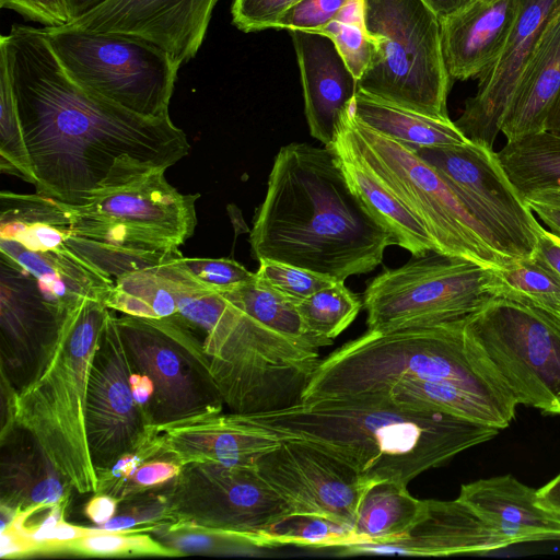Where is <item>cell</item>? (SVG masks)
<instances>
[{"label":"cell","instance_id":"cell-39","mask_svg":"<svg viewBox=\"0 0 560 560\" xmlns=\"http://www.w3.org/2000/svg\"><path fill=\"white\" fill-rule=\"evenodd\" d=\"M63 549H70L85 555H121V553H152L176 555L168 547H164L148 535H129L121 530L89 529L88 534L68 544Z\"/></svg>","mask_w":560,"mask_h":560},{"label":"cell","instance_id":"cell-46","mask_svg":"<svg viewBox=\"0 0 560 560\" xmlns=\"http://www.w3.org/2000/svg\"><path fill=\"white\" fill-rule=\"evenodd\" d=\"M167 546L176 555L187 552H205L212 550L221 542H234L222 536L203 530L173 532Z\"/></svg>","mask_w":560,"mask_h":560},{"label":"cell","instance_id":"cell-6","mask_svg":"<svg viewBox=\"0 0 560 560\" xmlns=\"http://www.w3.org/2000/svg\"><path fill=\"white\" fill-rule=\"evenodd\" d=\"M110 308L85 299L65 315L33 376L8 396V428L37 443L70 489L97 493L98 478L85 431V399L92 358Z\"/></svg>","mask_w":560,"mask_h":560},{"label":"cell","instance_id":"cell-55","mask_svg":"<svg viewBox=\"0 0 560 560\" xmlns=\"http://www.w3.org/2000/svg\"><path fill=\"white\" fill-rule=\"evenodd\" d=\"M546 131L560 136V91L548 116Z\"/></svg>","mask_w":560,"mask_h":560},{"label":"cell","instance_id":"cell-8","mask_svg":"<svg viewBox=\"0 0 560 560\" xmlns=\"http://www.w3.org/2000/svg\"><path fill=\"white\" fill-rule=\"evenodd\" d=\"M364 18L375 43L358 90L384 102L450 120L452 85L442 50L441 24L421 0H364Z\"/></svg>","mask_w":560,"mask_h":560},{"label":"cell","instance_id":"cell-54","mask_svg":"<svg viewBox=\"0 0 560 560\" xmlns=\"http://www.w3.org/2000/svg\"><path fill=\"white\" fill-rule=\"evenodd\" d=\"M106 1L107 0H67L71 22L93 11Z\"/></svg>","mask_w":560,"mask_h":560},{"label":"cell","instance_id":"cell-1","mask_svg":"<svg viewBox=\"0 0 560 560\" xmlns=\"http://www.w3.org/2000/svg\"><path fill=\"white\" fill-rule=\"evenodd\" d=\"M36 192L73 206L167 170L189 152L170 117L149 118L78 84L43 27L0 37Z\"/></svg>","mask_w":560,"mask_h":560},{"label":"cell","instance_id":"cell-10","mask_svg":"<svg viewBox=\"0 0 560 560\" xmlns=\"http://www.w3.org/2000/svg\"><path fill=\"white\" fill-rule=\"evenodd\" d=\"M467 336L517 404L560 415V314L491 298L464 319Z\"/></svg>","mask_w":560,"mask_h":560},{"label":"cell","instance_id":"cell-33","mask_svg":"<svg viewBox=\"0 0 560 560\" xmlns=\"http://www.w3.org/2000/svg\"><path fill=\"white\" fill-rule=\"evenodd\" d=\"M220 293L262 325L294 342L315 349L326 346L307 331L298 303L259 279L257 275L252 281Z\"/></svg>","mask_w":560,"mask_h":560},{"label":"cell","instance_id":"cell-11","mask_svg":"<svg viewBox=\"0 0 560 560\" xmlns=\"http://www.w3.org/2000/svg\"><path fill=\"white\" fill-rule=\"evenodd\" d=\"M488 269L435 250L384 269L363 293L368 330L389 332L466 318L491 299Z\"/></svg>","mask_w":560,"mask_h":560},{"label":"cell","instance_id":"cell-32","mask_svg":"<svg viewBox=\"0 0 560 560\" xmlns=\"http://www.w3.org/2000/svg\"><path fill=\"white\" fill-rule=\"evenodd\" d=\"M376 396H387L410 407L444 411L500 430L508 428L513 420L485 399L450 383L409 378Z\"/></svg>","mask_w":560,"mask_h":560},{"label":"cell","instance_id":"cell-34","mask_svg":"<svg viewBox=\"0 0 560 560\" xmlns=\"http://www.w3.org/2000/svg\"><path fill=\"white\" fill-rule=\"evenodd\" d=\"M487 290L491 298L534 304L560 314V276L534 255L489 268Z\"/></svg>","mask_w":560,"mask_h":560},{"label":"cell","instance_id":"cell-15","mask_svg":"<svg viewBox=\"0 0 560 560\" xmlns=\"http://www.w3.org/2000/svg\"><path fill=\"white\" fill-rule=\"evenodd\" d=\"M411 151L440 173L489 232L503 257L513 261L533 256L541 224L514 188L493 149L469 141Z\"/></svg>","mask_w":560,"mask_h":560},{"label":"cell","instance_id":"cell-38","mask_svg":"<svg viewBox=\"0 0 560 560\" xmlns=\"http://www.w3.org/2000/svg\"><path fill=\"white\" fill-rule=\"evenodd\" d=\"M0 167L34 184L7 59L0 51Z\"/></svg>","mask_w":560,"mask_h":560},{"label":"cell","instance_id":"cell-13","mask_svg":"<svg viewBox=\"0 0 560 560\" xmlns=\"http://www.w3.org/2000/svg\"><path fill=\"white\" fill-rule=\"evenodd\" d=\"M115 320L133 371L154 386L143 412L148 425L222 411L223 398L194 331L174 317L124 314Z\"/></svg>","mask_w":560,"mask_h":560},{"label":"cell","instance_id":"cell-19","mask_svg":"<svg viewBox=\"0 0 560 560\" xmlns=\"http://www.w3.org/2000/svg\"><path fill=\"white\" fill-rule=\"evenodd\" d=\"M560 7V0H520L508 38L488 70L480 75L474 96L454 121L465 138L493 149L513 93L540 35Z\"/></svg>","mask_w":560,"mask_h":560},{"label":"cell","instance_id":"cell-20","mask_svg":"<svg viewBox=\"0 0 560 560\" xmlns=\"http://www.w3.org/2000/svg\"><path fill=\"white\" fill-rule=\"evenodd\" d=\"M69 310L51 300L33 275L1 253V357L2 370L7 369L3 380L15 382L18 371L25 372V383L33 376Z\"/></svg>","mask_w":560,"mask_h":560},{"label":"cell","instance_id":"cell-44","mask_svg":"<svg viewBox=\"0 0 560 560\" xmlns=\"http://www.w3.org/2000/svg\"><path fill=\"white\" fill-rule=\"evenodd\" d=\"M0 7L44 27H60L71 22L67 0H0Z\"/></svg>","mask_w":560,"mask_h":560},{"label":"cell","instance_id":"cell-26","mask_svg":"<svg viewBox=\"0 0 560 560\" xmlns=\"http://www.w3.org/2000/svg\"><path fill=\"white\" fill-rule=\"evenodd\" d=\"M0 253L33 275L45 293L63 308L85 299L105 302L114 281L74 253L67 243L47 248H27L0 236Z\"/></svg>","mask_w":560,"mask_h":560},{"label":"cell","instance_id":"cell-47","mask_svg":"<svg viewBox=\"0 0 560 560\" xmlns=\"http://www.w3.org/2000/svg\"><path fill=\"white\" fill-rule=\"evenodd\" d=\"M525 201L549 231L560 237V194H536L525 199Z\"/></svg>","mask_w":560,"mask_h":560},{"label":"cell","instance_id":"cell-28","mask_svg":"<svg viewBox=\"0 0 560 560\" xmlns=\"http://www.w3.org/2000/svg\"><path fill=\"white\" fill-rule=\"evenodd\" d=\"M182 253L168 260L119 276L114 280L105 305L126 315L166 318L177 313V302L186 270Z\"/></svg>","mask_w":560,"mask_h":560},{"label":"cell","instance_id":"cell-41","mask_svg":"<svg viewBox=\"0 0 560 560\" xmlns=\"http://www.w3.org/2000/svg\"><path fill=\"white\" fill-rule=\"evenodd\" d=\"M182 266L199 283L208 289L224 292L256 278L240 262L228 258L180 257Z\"/></svg>","mask_w":560,"mask_h":560},{"label":"cell","instance_id":"cell-37","mask_svg":"<svg viewBox=\"0 0 560 560\" xmlns=\"http://www.w3.org/2000/svg\"><path fill=\"white\" fill-rule=\"evenodd\" d=\"M314 33L329 37L349 70L359 80L375 51L364 18V0H349L332 21Z\"/></svg>","mask_w":560,"mask_h":560},{"label":"cell","instance_id":"cell-21","mask_svg":"<svg viewBox=\"0 0 560 560\" xmlns=\"http://www.w3.org/2000/svg\"><path fill=\"white\" fill-rule=\"evenodd\" d=\"M515 545L459 500H424L415 525L401 537L340 547L342 555L398 553L421 557L482 553Z\"/></svg>","mask_w":560,"mask_h":560},{"label":"cell","instance_id":"cell-53","mask_svg":"<svg viewBox=\"0 0 560 560\" xmlns=\"http://www.w3.org/2000/svg\"><path fill=\"white\" fill-rule=\"evenodd\" d=\"M441 21L456 14L474 0H421Z\"/></svg>","mask_w":560,"mask_h":560},{"label":"cell","instance_id":"cell-5","mask_svg":"<svg viewBox=\"0 0 560 560\" xmlns=\"http://www.w3.org/2000/svg\"><path fill=\"white\" fill-rule=\"evenodd\" d=\"M173 317L201 339L232 412H267L301 402L320 361L318 349L273 331L194 278L183 283Z\"/></svg>","mask_w":560,"mask_h":560},{"label":"cell","instance_id":"cell-12","mask_svg":"<svg viewBox=\"0 0 560 560\" xmlns=\"http://www.w3.org/2000/svg\"><path fill=\"white\" fill-rule=\"evenodd\" d=\"M162 498L168 533L203 530L255 547L265 529L293 513L257 467L182 465Z\"/></svg>","mask_w":560,"mask_h":560},{"label":"cell","instance_id":"cell-9","mask_svg":"<svg viewBox=\"0 0 560 560\" xmlns=\"http://www.w3.org/2000/svg\"><path fill=\"white\" fill-rule=\"evenodd\" d=\"M67 73L85 90L149 118H167L179 67L138 37L70 25L43 27Z\"/></svg>","mask_w":560,"mask_h":560},{"label":"cell","instance_id":"cell-16","mask_svg":"<svg viewBox=\"0 0 560 560\" xmlns=\"http://www.w3.org/2000/svg\"><path fill=\"white\" fill-rule=\"evenodd\" d=\"M132 371L109 312L92 358L85 399L86 439L97 478L136 452L147 432L148 422L131 392Z\"/></svg>","mask_w":560,"mask_h":560},{"label":"cell","instance_id":"cell-23","mask_svg":"<svg viewBox=\"0 0 560 560\" xmlns=\"http://www.w3.org/2000/svg\"><path fill=\"white\" fill-rule=\"evenodd\" d=\"M520 0H474L440 22L442 50L452 79L479 78L495 61L514 24Z\"/></svg>","mask_w":560,"mask_h":560},{"label":"cell","instance_id":"cell-42","mask_svg":"<svg viewBox=\"0 0 560 560\" xmlns=\"http://www.w3.org/2000/svg\"><path fill=\"white\" fill-rule=\"evenodd\" d=\"M301 0H233V25L244 33L275 27L277 21Z\"/></svg>","mask_w":560,"mask_h":560},{"label":"cell","instance_id":"cell-30","mask_svg":"<svg viewBox=\"0 0 560 560\" xmlns=\"http://www.w3.org/2000/svg\"><path fill=\"white\" fill-rule=\"evenodd\" d=\"M407 486L387 479L371 481L366 486L352 525V545L393 540L415 525L424 509V500L412 497Z\"/></svg>","mask_w":560,"mask_h":560},{"label":"cell","instance_id":"cell-52","mask_svg":"<svg viewBox=\"0 0 560 560\" xmlns=\"http://www.w3.org/2000/svg\"><path fill=\"white\" fill-rule=\"evenodd\" d=\"M89 528H82L61 520L52 529L47 548H62L66 544L88 534Z\"/></svg>","mask_w":560,"mask_h":560},{"label":"cell","instance_id":"cell-49","mask_svg":"<svg viewBox=\"0 0 560 560\" xmlns=\"http://www.w3.org/2000/svg\"><path fill=\"white\" fill-rule=\"evenodd\" d=\"M117 500L106 493H97L85 506L86 516L96 525H103L115 516Z\"/></svg>","mask_w":560,"mask_h":560},{"label":"cell","instance_id":"cell-22","mask_svg":"<svg viewBox=\"0 0 560 560\" xmlns=\"http://www.w3.org/2000/svg\"><path fill=\"white\" fill-rule=\"evenodd\" d=\"M288 32L296 55L311 136L329 145L342 116L352 107L358 79L329 37L307 31Z\"/></svg>","mask_w":560,"mask_h":560},{"label":"cell","instance_id":"cell-35","mask_svg":"<svg viewBox=\"0 0 560 560\" xmlns=\"http://www.w3.org/2000/svg\"><path fill=\"white\" fill-rule=\"evenodd\" d=\"M352 544L351 526L322 515L291 513L261 533L258 547L340 548Z\"/></svg>","mask_w":560,"mask_h":560},{"label":"cell","instance_id":"cell-18","mask_svg":"<svg viewBox=\"0 0 560 560\" xmlns=\"http://www.w3.org/2000/svg\"><path fill=\"white\" fill-rule=\"evenodd\" d=\"M219 0H107L68 25L147 40L180 67L198 52Z\"/></svg>","mask_w":560,"mask_h":560},{"label":"cell","instance_id":"cell-48","mask_svg":"<svg viewBox=\"0 0 560 560\" xmlns=\"http://www.w3.org/2000/svg\"><path fill=\"white\" fill-rule=\"evenodd\" d=\"M533 255L546 262L560 276V237L544 229L542 225Z\"/></svg>","mask_w":560,"mask_h":560},{"label":"cell","instance_id":"cell-50","mask_svg":"<svg viewBox=\"0 0 560 560\" xmlns=\"http://www.w3.org/2000/svg\"><path fill=\"white\" fill-rule=\"evenodd\" d=\"M129 381L133 399L142 409V412H144V409L148 407L154 394L153 383L148 375L136 371H132Z\"/></svg>","mask_w":560,"mask_h":560},{"label":"cell","instance_id":"cell-51","mask_svg":"<svg viewBox=\"0 0 560 560\" xmlns=\"http://www.w3.org/2000/svg\"><path fill=\"white\" fill-rule=\"evenodd\" d=\"M536 502L560 516V474L536 490Z\"/></svg>","mask_w":560,"mask_h":560},{"label":"cell","instance_id":"cell-36","mask_svg":"<svg viewBox=\"0 0 560 560\" xmlns=\"http://www.w3.org/2000/svg\"><path fill=\"white\" fill-rule=\"evenodd\" d=\"M362 301L345 281H336L298 303V310L310 334L326 346L355 319Z\"/></svg>","mask_w":560,"mask_h":560},{"label":"cell","instance_id":"cell-29","mask_svg":"<svg viewBox=\"0 0 560 560\" xmlns=\"http://www.w3.org/2000/svg\"><path fill=\"white\" fill-rule=\"evenodd\" d=\"M351 109L361 124L410 150L469 142L451 119H435L359 90Z\"/></svg>","mask_w":560,"mask_h":560},{"label":"cell","instance_id":"cell-3","mask_svg":"<svg viewBox=\"0 0 560 560\" xmlns=\"http://www.w3.org/2000/svg\"><path fill=\"white\" fill-rule=\"evenodd\" d=\"M240 416L278 439H299L327 448L368 481L407 485L500 432L444 411L397 404L387 396L323 398Z\"/></svg>","mask_w":560,"mask_h":560},{"label":"cell","instance_id":"cell-45","mask_svg":"<svg viewBox=\"0 0 560 560\" xmlns=\"http://www.w3.org/2000/svg\"><path fill=\"white\" fill-rule=\"evenodd\" d=\"M180 468L179 464L167 459L144 460L121 487L116 499L121 501L132 494L173 480L179 474Z\"/></svg>","mask_w":560,"mask_h":560},{"label":"cell","instance_id":"cell-4","mask_svg":"<svg viewBox=\"0 0 560 560\" xmlns=\"http://www.w3.org/2000/svg\"><path fill=\"white\" fill-rule=\"evenodd\" d=\"M464 319L368 330L320 359L301 401L383 395L411 378L454 384L514 419L516 399L467 336Z\"/></svg>","mask_w":560,"mask_h":560},{"label":"cell","instance_id":"cell-24","mask_svg":"<svg viewBox=\"0 0 560 560\" xmlns=\"http://www.w3.org/2000/svg\"><path fill=\"white\" fill-rule=\"evenodd\" d=\"M536 490L503 475L462 485L458 499L515 545L560 541V516L537 504Z\"/></svg>","mask_w":560,"mask_h":560},{"label":"cell","instance_id":"cell-14","mask_svg":"<svg viewBox=\"0 0 560 560\" xmlns=\"http://www.w3.org/2000/svg\"><path fill=\"white\" fill-rule=\"evenodd\" d=\"M165 171L152 172L84 205H69L71 233L140 253L178 249L194 234L199 195L180 194L166 180Z\"/></svg>","mask_w":560,"mask_h":560},{"label":"cell","instance_id":"cell-25","mask_svg":"<svg viewBox=\"0 0 560 560\" xmlns=\"http://www.w3.org/2000/svg\"><path fill=\"white\" fill-rule=\"evenodd\" d=\"M559 91L560 7L546 24L513 93L501 127L506 141L546 131Z\"/></svg>","mask_w":560,"mask_h":560},{"label":"cell","instance_id":"cell-43","mask_svg":"<svg viewBox=\"0 0 560 560\" xmlns=\"http://www.w3.org/2000/svg\"><path fill=\"white\" fill-rule=\"evenodd\" d=\"M348 1L301 0L281 15L273 30L315 32L332 21Z\"/></svg>","mask_w":560,"mask_h":560},{"label":"cell","instance_id":"cell-2","mask_svg":"<svg viewBox=\"0 0 560 560\" xmlns=\"http://www.w3.org/2000/svg\"><path fill=\"white\" fill-rule=\"evenodd\" d=\"M252 256L346 281L374 270L392 233L351 189L328 148L292 142L278 151L249 234Z\"/></svg>","mask_w":560,"mask_h":560},{"label":"cell","instance_id":"cell-27","mask_svg":"<svg viewBox=\"0 0 560 560\" xmlns=\"http://www.w3.org/2000/svg\"><path fill=\"white\" fill-rule=\"evenodd\" d=\"M325 147L334 152L351 189L392 233L396 245L407 249L412 256L435 250L425 228L374 173L336 144Z\"/></svg>","mask_w":560,"mask_h":560},{"label":"cell","instance_id":"cell-7","mask_svg":"<svg viewBox=\"0 0 560 560\" xmlns=\"http://www.w3.org/2000/svg\"><path fill=\"white\" fill-rule=\"evenodd\" d=\"M331 143L365 165L417 217L436 252L487 268L511 262L434 167L361 124L352 109L342 116Z\"/></svg>","mask_w":560,"mask_h":560},{"label":"cell","instance_id":"cell-40","mask_svg":"<svg viewBox=\"0 0 560 560\" xmlns=\"http://www.w3.org/2000/svg\"><path fill=\"white\" fill-rule=\"evenodd\" d=\"M258 262L257 277L296 303L337 281L280 261L262 259Z\"/></svg>","mask_w":560,"mask_h":560},{"label":"cell","instance_id":"cell-17","mask_svg":"<svg viewBox=\"0 0 560 560\" xmlns=\"http://www.w3.org/2000/svg\"><path fill=\"white\" fill-rule=\"evenodd\" d=\"M256 467L293 513L322 515L351 527L360 498L371 482L340 456L299 439H280Z\"/></svg>","mask_w":560,"mask_h":560},{"label":"cell","instance_id":"cell-31","mask_svg":"<svg viewBox=\"0 0 560 560\" xmlns=\"http://www.w3.org/2000/svg\"><path fill=\"white\" fill-rule=\"evenodd\" d=\"M497 155L524 200L541 192L560 194V136L544 131L506 141Z\"/></svg>","mask_w":560,"mask_h":560}]
</instances>
